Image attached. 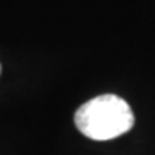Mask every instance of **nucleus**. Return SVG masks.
<instances>
[{"label": "nucleus", "instance_id": "obj_2", "mask_svg": "<svg viewBox=\"0 0 155 155\" xmlns=\"http://www.w3.org/2000/svg\"><path fill=\"white\" fill-rule=\"evenodd\" d=\"M0 71H2V66H0Z\"/></svg>", "mask_w": 155, "mask_h": 155}, {"label": "nucleus", "instance_id": "obj_1", "mask_svg": "<svg viewBox=\"0 0 155 155\" xmlns=\"http://www.w3.org/2000/svg\"><path fill=\"white\" fill-rule=\"evenodd\" d=\"M74 122L86 138L107 141L127 133L134 126V114L124 98L105 93L79 107L74 114Z\"/></svg>", "mask_w": 155, "mask_h": 155}]
</instances>
